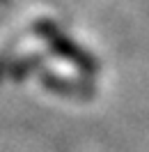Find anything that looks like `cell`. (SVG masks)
<instances>
[{
    "label": "cell",
    "mask_w": 149,
    "mask_h": 152,
    "mask_svg": "<svg viewBox=\"0 0 149 152\" xmlns=\"http://www.w3.org/2000/svg\"><path fill=\"white\" fill-rule=\"evenodd\" d=\"M39 78H41L44 88L55 92V95L71 97V99H92L94 97V88L90 83L78 81V78H69V76H62V74H51V72H41Z\"/></svg>",
    "instance_id": "obj_2"
},
{
    "label": "cell",
    "mask_w": 149,
    "mask_h": 152,
    "mask_svg": "<svg viewBox=\"0 0 149 152\" xmlns=\"http://www.w3.org/2000/svg\"><path fill=\"white\" fill-rule=\"evenodd\" d=\"M44 65V58L37 53H23V58H14V62L9 67V78L12 81H25L32 72H39Z\"/></svg>",
    "instance_id": "obj_3"
},
{
    "label": "cell",
    "mask_w": 149,
    "mask_h": 152,
    "mask_svg": "<svg viewBox=\"0 0 149 152\" xmlns=\"http://www.w3.org/2000/svg\"><path fill=\"white\" fill-rule=\"evenodd\" d=\"M35 32H37L39 39L46 42V46L51 48L57 58L67 60L69 65H74L76 69H80L83 74H96V72H99V67H101L99 60H96L90 51H85L80 44H76L71 37H67L55 23H51V21H37V23H35Z\"/></svg>",
    "instance_id": "obj_1"
},
{
    "label": "cell",
    "mask_w": 149,
    "mask_h": 152,
    "mask_svg": "<svg viewBox=\"0 0 149 152\" xmlns=\"http://www.w3.org/2000/svg\"><path fill=\"white\" fill-rule=\"evenodd\" d=\"M14 62V56H12L9 48H5V51H0V81L5 78V76L9 74V67Z\"/></svg>",
    "instance_id": "obj_4"
}]
</instances>
